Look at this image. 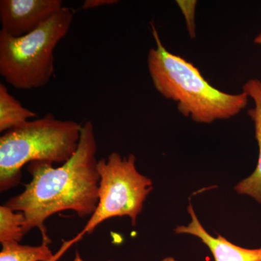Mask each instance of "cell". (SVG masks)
<instances>
[{"mask_svg":"<svg viewBox=\"0 0 261 261\" xmlns=\"http://www.w3.org/2000/svg\"><path fill=\"white\" fill-rule=\"evenodd\" d=\"M97 143L92 121L82 125L78 148L73 157L58 168L42 161L29 163L32 180L21 193L5 205L23 213L24 233L39 228L42 243H51L44 223L53 215L73 211L80 218L92 216L99 201Z\"/></svg>","mask_w":261,"mask_h":261,"instance_id":"cell-1","label":"cell"},{"mask_svg":"<svg viewBox=\"0 0 261 261\" xmlns=\"http://www.w3.org/2000/svg\"><path fill=\"white\" fill-rule=\"evenodd\" d=\"M156 47L147 56V66L154 88L166 99L177 103L182 115L197 123L228 119L246 107L245 92L231 94L215 88L195 65L168 51L151 23Z\"/></svg>","mask_w":261,"mask_h":261,"instance_id":"cell-2","label":"cell"},{"mask_svg":"<svg viewBox=\"0 0 261 261\" xmlns=\"http://www.w3.org/2000/svg\"><path fill=\"white\" fill-rule=\"evenodd\" d=\"M82 128L77 122L48 113L5 132L0 137V191L20 183L21 169L27 163L63 165L69 161L78 148Z\"/></svg>","mask_w":261,"mask_h":261,"instance_id":"cell-3","label":"cell"},{"mask_svg":"<svg viewBox=\"0 0 261 261\" xmlns=\"http://www.w3.org/2000/svg\"><path fill=\"white\" fill-rule=\"evenodd\" d=\"M73 12L63 7L27 35L13 37L0 32V74L12 87L40 88L54 73L55 49L68 34Z\"/></svg>","mask_w":261,"mask_h":261,"instance_id":"cell-4","label":"cell"},{"mask_svg":"<svg viewBox=\"0 0 261 261\" xmlns=\"http://www.w3.org/2000/svg\"><path fill=\"white\" fill-rule=\"evenodd\" d=\"M97 169L100 180L97 208L76 236L63 242L60 250L55 254L54 261L58 260L72 245L92 233L106 220L128 216L132 226H136L144 202L153 188L150 178L137 169L133 154L126 158L113 152L106 159L98 161Z\"/></svg>","mask_w":261,"mask_h":261,"instance_id":"cell-5","label":"cell"},{"mask_svg":"<svg viewBox=\"0 0 261 261\" xmlns=\"http://www.w3.org/2000/svg\"><path fill=\"white\" fill-rule=\"evenodd\" d=\"M62 0H1L0 32L13 37L30 34L63 8Z\"/></svg>","mask_w":261,"mask_h":261,"instance_id":"cell-6","label":"cell"},{"mask_svg":"<svg viewBox=\"0 0 261 261\" xmlns=\"http://www.w3.org/2000/svg\"><path fill=\"white\" fill-rule=\"evenodd\" d=\"M191 222L187 226H178L176 233H186L200 239L211 250L215 261H261V248L247 249L230 243L221 234L214 238L207 232L197 219L191 203L188 206Z\"/></svg>","mask_w":261,"mask_h":261,"instance_id":"cell-7","label":"cell"},{"mask_svg":"<svg viewBox=\"0 0 261 261\" xmlns=\"http://www.w3.org/2000/svg\"><path fill=\"white\" fill-rule=\"evenodd\" d=\"M243 92L251 98L255 107L248 111V115L254 122L255 138L259 147V158L257 167L248 177L240 182L235 190L240 195H248L261 203V82L249 80L243 86Z\"/></svg>","mask_w":261,"mask_h":261,"instance_id":"cell-8","label":"cell"},{"mask_svg":"<svg viewBox=\"0 0 261 261\" xmlns=\"http://www.w3.org/2000/svg\"><path fill=\"white\" fill-rule=\"evenodd\" d=\"M37 116V113L24 108L4 84H0V132H6L22 126L29 118Z\"/></svg>","mask_w":261,"mask_h":261,"instance_id":"cell-9","label":"cell"},{"mask_svg":"<svg viewBox=\"0 0 261 261\" xmlns=\"http://www.w3.org/2000/svg\"><path fill=\"white\" fill-rule=\"evenodd\" d=\"M0 261H54V254L49 245L39 246L20 245L16 242L1 244Z\"/></svg>","mask_w":261,"mask_h":261,"instance_id":"cell-10","label":"cell"},{"mask_svg":"<svg viewBox=\"0 0 261 261\" xmlns=\"http://www.w3.org/2000/svg\"><path fill=\"white\" fill-rule=\"evenodd\" d=\"M25 221L23 213L13 211L5 205L0 206V243H20L25 235Z\"/></svg>","mask_w":261,"mask_h":261,"instance_id":"cell-11","label":"cell"},{"mask_svg":"<svg viewBox=\"0 0 261 261\" xmlns=\"http://www.w3.org/2000/svg\"><path fill=\"white\" fill-rule=\"evenodd\" d=\"M117 0H86L83 5V9H93L99 7L106 6V5H113L117 4Z\"/></svg>","mask_w":261,"mask_h":261,"instance_id":"cell-12","label":"cell"},{"mask_svg":"<svg viewBox=\"0 0 261 261\" xmlns=\"http://www.w3.org/2000/svg\"><path fill=\"white\" fill-rule=\"evenodd\" d=\"M254 42H255V44H260V45H261V32L255 38Z\"/></svg>","mask_w":261,"mask_h":261,"instance_id":"cell-13","label":"cell"},{"mask_svg":"<svg viewBox=\"0 0 261 261\" xmlns=\"http://www.w3.org/2000/svg\"><path fill=\"white\" fill-rule=\"evenodd\" d=\"M73 261H84L83 259L81 257L80 254L78 252H76V253H75V258Z\"/></svg>","mask_w":261,"mask_h":261,"instance_id":"cell-14","label":"cell"},{"mask_svg":"<svg viewBox=\"0 0 261 261\" xmlns=\"http://www.w3.org/2000/svg\"><path fill=\"white\" fill-rule=\"evenodd\" d=\"M161 261H176V259L174 258V257H165L164 259H163Z\"/></svg>","mask_w":261,"mask_h":261,"instance_id":"cell-15","label":"cell"}]
</instances>
